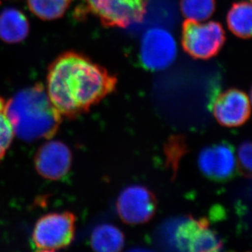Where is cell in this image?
I'll return each mask as SVG.
<instances>
[{
    "mask_svg": "<svg viewBox=\"0 0 252 252\" xmlns=\"http://www.w3.org/2000/svg\"><path fill=\"white\" fill-rule=\"evenodd\" d=\"M75 217L69 212L52 213L41 217L32 234V244L37 252H55L66 248L74 236Z\"/></svg>",
    "mask_w": 252,
    "mask_h": 252,
    "instance_id": "obj_3",
    "label": "cell"
},
{
    "mask_svg": "<svg viewBox=\"0 0 252 252\" xmlns=\"http://www.w3.org/2000/svg\"><path fill=\"white\" fill-rule=\"evenodd\" d=\"M225 40L221 25L216 22L186 21L182 31L186 52L197 59H209L219 53Z\"/></svg>",
    "mask_w": 252,
    "mask_h": 252,
    "instance_id": "obj_4",
    "label": "cell"
},
{
    "mask_svg": "<svg viewBox=\"0 0 252 252\" xmlns=\"http://www.w3.org/2000/svg\"><path fill=\"white\" fill-rule=\"evenodd\" d=\"M115 79L78 53H66L53 62L47 93L61 115L71 118L101 100L114 88Z\"/></svg>",
    "mask_w": 252,
    "mask_h": 252,
    "instance_id": "obj_1",
    "label": "cell"
},
{
    "mask_svg": "<svg viewBox=\"0 0 252 252\" xmlns=\"http://www.w3.org/2000/svg\"><path fill=\"white\" fill-rule=\"evenodd\" d=\"M71 162L70 150L59 140L43 144L34 158V165L38 173L52 181H57L65 176L71 167Z\"/></svg>",
    "mask_w": 252,
    "mask_h": 252,
    "instance_id": "obj_9",
    "label": "cell"
},
{
    "mask_svg": "<svg viewBox=\"0 0 252 252\" xmlns=\"http://www.w3.org/2000/svg\"><path fill=\"white\" fill-rule=\"evenodd\" d=\"M5 113L15 135L29 142L53 138L62 122V115L40 83L11 98L6 102Z\"/></svg>",
    "mask_w": 252,
    "mask_h": 252,
    "instance_id": "obj_2",
    "label": "cell"
},
{
    "mask_svg": "<svg viewBox=\"0 0 252 252\" xmlns=\"http://www.w3.org/2000/svg\"><path fill=\"white\" fill-rule=\"evenodd\" d=\"M29 22L19 10L6 8L0 14V38L7 43L24 40L29 33Z\"/></svg>",
    "mask_w": 252,
    "mask_h": 252,
    "instance_id": "obj_12",
    "label": "cell"
},
{
    "mask_svg": "<svg viewBox=\"0 0 252 252\" xmlns=\"http://www.w3.org/2000/svg\"><path fill=\"white\" fill-rule=\"evenodd\" d=\"M200 171L215 180H225L233 176L238 160L234 150L225 145H211L201 150L197 158Z\"/></svg>",
    "mask_w": 252,
    "mask_h": 252,
    "instance_id": "obj_10",
    "label": "cell"
},
{
    "mask_svg": "<svg viewBox=\"0 0 252 252\" xmlns=\"http://www.w3.org/2000/svg\"><path fill=\"white\" fill-rule=\"evenodd\" d=\"M91 12L109 27H126L142 20L146 0H84Z\"/></svg>",
    "mask_w": 252,
    "mask_h": 252,
    "instance_id": "obj_6",
    "label": "cell"
},
{
    "mask_svg": "<svg viewBox=\"0 0 252 252\" xmlns=\"http://www.w3.org/2000/svg\"><path fill=\"white\" fill-rule=\"evenodd\" d=\"M33 14L43 20H55L66 12L71 0H27Z\"/></svg>",
    "mask_w": 252,
    "mask_h": 252,
    "instance_id": "obj_15",
    "label": "cell"
},
{
    "mask_svg": "<svg viewBox=\"0 0 252 252\" xmlns=\"http://www.w3.org/2000/svg\"><path fill=\"white\" fill-rule=\"evenodd\" d=\"M177 50L176 39L170 31L162 27H152L143 33L140 62L149 70H163L173 64Z\"/></svg>",
    "mask_w": 252,
    "mask_h": 252,
    "instance_id": "obj_5",
    "label": "cell"
},
{
    "mask_svg": "<svg viewBox=\"0 0 252 252\" xmlns=\"http://www.w3.org/2000/svg\"><path fill=\"white\" fill-rule=\"evenodd\" d=\"M117 211L120 218L127 224H144L155 214V197L144 186H128L118 197Z\"/></svg>",
    "mask_w": 252,
    "mask_h": 252,
    "instance_id": "obj_7",
    "label": "cell"
},
{
    "mask_svg": "<svg viewBox=\"0 0 252 252\" xmlns=\"http://www.w3.org/2000/svg\"><path fill=\"white\" fill-rule=\"evenodd\" d=\"M124 242L123 232L110 223L99 224L91 234V246L96 252H119L124 248Z\"/></svg>",
    "mask_w": 252,
    "mask_h": 252,
    "instance_id": "obj_13",
    "label": "cell"
},
{
    "mask_svg": "<svg viewBox=\"0 0 252 252\" xmlns=\"http://www.w3.org/2000/svg\"><path fill=\"white\" fill-rule=\"evenodd\" d=\"M236 157L238 163H240L242 167L250 171L252 168V145L250 142H244L238 148V152L236 153Z\"/></svg>",
    "mask_w": 252,
    "mask_h": 252,
    "instance_id": "obj_18",
    "label": "cell"
},
{
    "mask_svg": "<svg viewBox=\"0 0 252 252\" xmlns=\"http://www.w3.org/2000/svg\"><path fill=\"white\" fill-rule=\"evenodd\" d=\"M228 28L236 36L250 38L252 30V8L251 2H237L232 6L228 16Z\"/></svg>",
    "mask_w": 252,
    "mask_h": 252,
    "instance_id": "obj_14",
    "label": "cell"
},
{
    "mask_svg": "<svg viewBox=\"0 0 252 252\" xmlns=\"http://www.w3.org/2000/svg\"><path fill=\"white\" fill-rule=\"evenodd\" d=\"M5 105L6 101L0 96V162L4 157L14 136L12 125L5 113Z\"/></svg>",
    "mask_w": 252,
    "mask_h": 252,
    "instance_id": "obj_17",
    "label": "cell"
},
{
    "mask_svg": "<svg viewBox=\"0 0 252 252\" xmlns=\"http://www.w3.org/2000/svg\"><path fill=\"white\" fill-rule=\"evenodd\" d=\"M250 99L242 91L231 89L219 95L213 105V114L224 126L235 127L245 124L250 115Z\"/></svg>",
    "mask_w": 252,
    "mask_h": 252,
    "instance_id": "obj_11",
    "label": "cell"
},
{
    "mask_svg": "<svg viewBox=\"0 0 252 252\" xmlns=\"http://www.w3.org/2000/svg\"><path fill=\"white\" fill-rule=\"evenodd\" d=\"M216 8L215 0H181V10L184 17L190 22H206Z\"/></svg>",
    "mask_w": 252,
    "mask_h": 252,
    "instance_id": "obj_16",
    "label": "cell"
},
{
    "mask_svg": "<svg viewBox=\"0 0 252 252\" xmlns=\"http://www.w3.org/2000/svg\"><path fill=\"white\" fill-rule=\"evenodd\" d=\"M174 246L179 250L189 252H217L221 244L219 238L201 222L188 220L176 225L174 233Z\"/></svg>",
    "mask_w": 252,
    "mask_h": 252,
    "instance_id": "obj_8",
    "label": "cell"
}]
</instances>
